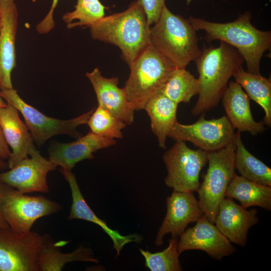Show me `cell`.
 <instances>
[{
  "label": "cell",
  "mask_w": 271,
  "mask_h": 271,
  "mask_svg": "<svg viewBox=\"0 0 271 271\" xmlns=\"http://www.w3.org/2000/svg\"><path fill=\"white\" fill-rule=\"evenodd\" d=\"M166 204V215L155 239L157 246L163 244V238L167 234L178 238L189 223L196 222L204 214L193 193L173 191L167 197Z\"/></svg>",
  "instance_id": "5bb4252c"
},
{
  "label": "cell",
  "mask_w": 271,
  "mask_h": 271,
  "mask_svg": "<svg viewBox=\"0 0 271 271\" xmlns=\"http://www.w3.org/2000/svg\"><path fill=\"white\" fill-rule=\"evenodd\" d=\"M226 116L235 129L256 135L265 130L264 123L254 120L249 98L237 82L230 81L222 97Z\"/></svg>",
  "instance_id": "44dd1931"
},
{
  "label": "cell",
  "mask_w": 271,
  "mask_h": 271,
  "mask_svg": "<svg viewBox=\"0 0 271 271\" xmlns=\"http://www.w3.org/2000/svg\"><path fill=\"white\" fill-rule=\"evenodd\" d=\"M249 11L238 16L233 22L219 23L190 17L188 20L196 31L205 32L207 43L215 40L224 42L236 49L243 57L246 72L259 75L263 53L271 47V32L261 31L251 23Z\"/></svg>",
  "instance_id": "3957f363"
},
{
  "label": "cell",
  "mask_w": 271,
  "mask_h": 271,
  "mask_svg": "<svg viewBox=\"0 0 271 271\" xmlns=\"http://www.w3.org/2000/svg\"><path fill=\"white\" fill-rule=\"evenodd\" d=\"M59 0H52L50 9L44 19L36 26L37 32L40 34H47L52 31L55 26L53 15Z\"/></svg>",
  "instance_id": "1f68e13d"
},
{
  "label": "cell",
  "mask_w": 271,
  "mask_h": 271,
  "mask_svg": "<svg viewBox=\"0 0 271 271\" xmlns=\"http://www.w3.org/2000/svg\"><path fill=\"white\" fill-rule=\"evenodd\" d=\"M234 142L235 168L241 176L252 182L271 187V169L246 149L240 131L235 133Z\"/></svg>",
  "instance_id": "d4e9b609"
},
{
  "label": "cell",
  "mask_w": 271,
  "mask_h": 271,
  "mask_svg": "<svg viewBox=\"0 0 271 271\" xmlns=\"http://www.w3.org/2000/svg\"><path fill=\"white\" fill-rule=\"evenodd\" d=\"M188 20L172 13L165 5L158 20L150 29L151 44L176 68H186L202 50Z\"/></svg>",
  "instance_id": "277c9868"
},
{
  "label": "cell",
  "mask_w": 271,
  "mask_h": 271,
  "mask_svg": "<svg viewBox=\"0 0 271 271\" xmlns=\"http://www.w3.org/2000/svg\"><path fill=\"white\" fill-rule=\"evenodd\" d=\"M146 14L150 26L154 24L159 19L165 0H138Z\"/></svg>",
  "instance_id": "4dcf8cb0"
},
{
  "label": "cell",
  "mask_w": 271,
  "mask_h": 271,
  "mask_svg": "<svg viewBox=\"0 0 271 271\" xmlns=\"http://www.w3.org/2000/svg\"><path fill=\"white\" fill-rule=\"evenodd\" d=\"M89 28L93 39L118 47L128 66L151 44L150 26L138 0L123 12L104 16Z\"/></svg>",
  "instance_id": "7a4b0ae2"
},
{
  "label": "cell",
  "mask_w": 271,
  "mask_h": 271,
  "mask_svg": "<svg viewBox=\"0 0 271 271\" xmlns=\"http://www.w3.org/2000/svg\"><path fill=\"white\" fill-rule=\"evenodd\" d=\"M86 124L93 133L111 139H122L121 130L127 125L98 105L94 108Z\"/></svg>",
  "instance_id": "f1b7e54d"
},
{
  "label": "cell",
  "mask_w": 271,
  "mask_h": 271,
  "mask_svg": "<svg viewBox=\"0 0 271 271\" xmlns=\"http://www.w3.org/2000/svg\"><path fill=\"white\" fill-rule=\"evenodd\" d=\"M194 62L199 74V97L191 111L196 115L218 104L229 79L245 61L236 49L221 41L218 47H204Z\"/></svg>",
  "instance_id": "6da1fadb"
},
{
  "label": "cell",
  "mask_w": 271,
  "mask_h": 271,
  "mask_svg": "<svg viewBox=\"0 0 271 271\" xmlns=\"http://www.w3.org/2000/svg\"><path fill=\"white\" fill-rule=\"evenodd\" d=\"M115 139L103 137L89 132L69 143H54L49 150V160L61 168L71 171L78 162L94 158L97 151L116 144Z\"/></svg>",
  "instance_id": "2e32d148"
},
{
  "label": "cell",
  "mask_w": 271,
  "mask_h": 271,
  "mask_svg": "<svg viewBox=\"0 0 271 271\" xmlns=\"http://www.w3.org/2000/svg\"><path fill=\"white\" fill-rule=\"evenodd\" d=\"M178 242L177 238L172 237L168 246L157 252L152 253L140 248L145 259V266L151 271L182 270L179 259L180 254L178 250Z\"/></svg>",
  "instance_id": "f546056e"
},
{
  "label": "cell",
  "mask_w": 271,
  "mask_h": 271,
  "mask_svg": "<svg viewBox=\"0 0 271 271\" xmlns=\"http://www.w3.org/2000/svg\"><path fill=\"white\" fill-rule=\"evenodd\" d=\"M8 166V163H6L4 160L0 158V169L5 170ZM10 187L9 185L0 182V228L9 227L1 211V202L3 195Z\"/></svg>",
  "instance_id": "d6a6232c"
},
{
  "label": "cell",
  "mask_w": 271,
  "mask_h": 271,
  "mask_svg": "<svg viewBox=\"0 0 271 271\" xmlns=\"http://www.w3.org/2000/svg\"><path fill=\"white\" fill-rule=\"evenodd\" d=\"M225 197L237 200L245 209L258 206L267 211L271 210V187L252 182L241 176L234 175L226 190Z\"/></svg>",
  "instance_id": "cb8c5ba5"
},
{
  "label": "cell",
  "mask_w": 271,
  "mask_h": 271,
  "mask_svg": "<svg viewBox=\"0 0 271 271\" xmlns=\"http://www.w3.org/2000/svg\"><path fill=\"white\" fill-rule=\"evenodd\" d=\"M44 237L43 244L37 259L40 270L60 271L67 263L75 261L98 262L90 248L80 246L72 252L63 253L59 248L67 244L68 241L55 242L47 234H44Z\"/></svg>",
  "instance_id": "7402d4cb"
},
{
  "label": "cell",
  "mask_w": 271,
  "mask_h": 271,
  "mask_svg": "<svg viewBox=\"0 0 271 271\" xmlns=\"http://www.w3.org/2000/svg\"><path fill=\"white\" fill-rule=\"evenodd\" d=\"M11 154L0 125V158L3 160L8 159Z\"/></svg>",
  "instance_id": "836d02e7"
},
{
  "label": "cell",
  "mask_w": 271,
  "mask_h": 271,
  "mask_svg": "<svg viewBox=\"0 0 271 271\" xmlns=\"http://www.w3.org/2000/svg\"><path fill=\"white\" fill-rule=\"evenodd\" d=\"M208 153L200 148L191 149L184 141H176L163 156L167 170L166 185L175 191H196L200 184V172L208 162Z\"/></svg>",
  "instance_id": "ba28073f"
},
{
  "label": "cell",
  "mask_w": 271,
  "mask_h": 271,
  "mask_svg": "<svg viewBox=\"0 0 271 271\" xmlns=\"http://www.w3.org/2000/svg\"><path fill=\"white\" fill-rule=\"evenodd\" d=\"M178 105L159 91L145 107L150 118L151 129L157 138L159 147L162 149L166 148L167 138L177 120Z\"/></svg>",
  "instance_id": "603a6c76"
},
{
  "label": "cell",
  "mask_w": 271,
  "mask_h": 271,
  "mask_svg": "<svg viewBox=\"0 0 271 271\" xmlns=\"http://www.w3.org/2000/svg\"><path fill=\"white\" fill-rule=\"evenodd\" d=\"M105 9L99 0H77L74 10L63 15L62 20L69 29L77 27L89 28L105 16Z\"/></svg>",
  "instance_id": "83f0119b"
},
{
  "label": "cell",
  "mask_w": 271,
  "mask_h": 271,
  "mask_svg": "<svg viewBox=\"0 0 271 271\" xmlns=\"http://www.w3.org/2000/svg\"><path fill=\"white\" fill-rule=\"evenodd\" d=\"M186 1H187V4L188 5L190 3L192 0H186Z\"/></svg>",
  "instance_id": "d590c367"
},
{
  "label": "cell",
  "mask_w": 271,
  "mask_h": 271,
  "mask_svg": "<svg viewBox=\"0 0 271 271\" xmlns=\"http://www.w3.org/2000/svg\"><path fill=\"white\" fill-rule=\"evenodd\" d=\"M28 157L10 170L0 173V182L9 185L23 194L48 193V173L57 166L41 156L34 146L31 147Z\"/></svg>",
  "instance_id": "7c38bea8"
},
{
  "label": "cell",
  "mask_w": 271,
  "mask_h": 271,
  "mask_svg": "<svg viewBox=\"0 0 271 271\" xmlns=\"http://www.w3.org/2000/svg\"><path fill=\"white\" fill-rule=\"evenodd\" d=\"M62 206L43 196H28L10 187L3 195L1 211L9 226L18 233L31 231L38 219L57 213Z\"/></svg>",
  "instance_id": "9c48e42d"
},
{
  "label": "cell",
  "mask_w": 271,
  "mask_h": 271,
  "mask_svg": "<svg viewBox=\"0 0 271 271\" xmlns=\"http://www.w3.org/2000/svg\"><path fill=\"white\" fill-rule=\"evenodd\" d=\"M3 99V98L0 96V108L6 106L7 104L4 102Z\"/></svg>",
  "instance_id": "e575fe53"
},
{
  "label": "cell",
  "mask_w": 271,
  "mask_h": 271,
  "mask_svg": "<svg viewBox=\"0 0 271 271\" xmlns=\"http://www.w3.org/2000/svg\"><path fill=\"white\" fill-rule=\"evenodd\" d=\"M129 67V76L122 88L134 110L144 109L176 68L151 44Z\"/></svg>",
  "instance_id": "5b68a950"
},
{
  "label": "cell",
  "mask_w": 271,
  "mask_h": 271,
  "mask_svg": "<svg viewBox=\"0 0 271 271\" xmlns=\"http://www.w3.org/2000/svg\"><path fill=\"white\" fill-rule=\"evenodd\" d=\"M234 141L220 150L208 153V168L196 191L204 214L214 223L218 208L225 197L226 190L235 173Z\"/></svg>",
  "instance_id": "8992f818"
},
{
  "label": "cell",
  "mask_w": 271,
  "mask_h": 271,
  "mask_svg": "<svg viewBox=\"0 0 271 271\" xmlns=\"http://www.w3.org/2000/svg\"><path fill=\"white\" fill-rule=\"evenodd\" d=\"M160 92L178 104L189 103L198 94V80L186 68H175Z\"/></svg>",
  "instance_id": "4316f807"
},
{
  "label": "cell",
  "mask_w": 271,
  "mask_h": 271,
  "mask_svg": "<svg viewBox=\"0 0 271 271\" xmlns=\"http://www.w3.org/2000/svg\"><path fill=\"white\" fill-rule=\"evenodd\" d=\"M18 11L14 0H0V89L13 88L11 73L16 66Z\"/></svg>",
  "instance_id": "9a60e30c"
},
{
  "label": "cell",
  "mask_w": 271,
  "mask_h": 271,
  "mask_svg": "<svg viewBox=\"0 0 271 271\" xmlns=\"http://www.w3.org/2000/svg\"><path fill=\"white\" fill-rule=\"evenodd\" d=\"M252 100L264 110V123L271 125V82L269 79L261 76L245 71L242 66L233 76Z\"/></svg>",
  "instance_id": "484cf974"
},
{
  "label": "cell",
  "mask_w": 271,
  "mask_h": 271,
  "mask_svg": "<svg viewBox=\"0 0 271 271\" xmlns=\"http://www.w3.org/2000/svg\"><path fill=\"white\" fill-rule=\"evenodd\" d=\"M44 240L36 232L0 228V271H40L37 259Z\"/></svg>",
  "instance_id": "30bf717a"
},
{
  "label": "cell",
  "mask_w": 271,
  "mask_h": 271,
  "mask_svg": "<svg viewBox=\"0 0 271 271\" xmlns=\"http://www.w3.org/2000/svg\"><path fill=\"white\" fill-rule=\"evenodd\" d=\"M0 96L21 113L34 141L39 146L58 134H66L75 138L81 137L77 127L86 124L94 109L70 119H58L49 117L28 104L13 88L1 90Z\"/></svg>",
  "instance_id": "52a82bcc"
},
{
  "label": "cell",
  "mask_w": 271,
  "mask_h": 271,
  "mask_svg": "<svg viewBox=\"0 0 271 271\" xmlns=\"http://www.w3.org/2000/svg\"><path fill=\"white\" fill-rule=\"evenodd\" d=\"M60 172L68 183L71 189L72 203L68 220L81 219L94 223L99 226L110 237L113 243V248L118 256L123 246L131 242H139L142 237L137 234L128 235H121L118 230H113L105 221L96 215L85 201L79 187L75 175L71 171L59 169Z\"/></svg>",
  "instance_id": "d6986e66"
},
{
  "label": "cell",
  "mask_w": 271,
  "mask_h": 271,
  "mask_svg": "<svg viewBox=\"0 0 271 271\" xmlns=\"http://www.w3.org/2000/svg\"><path fill=\"white\" fill-rule=\"evenodd\" d=\"M0 25H1V24H0Z\"/></svg>",
  "instance_id": "8d00e7d4"
},
{
  "label": "cell",
  "mask_w": 271,
  "mask_h": 271,
  "mask_svg": "<svg viewBox=\"0 0 271 271\" xmlns=\"http://www.w3.org/2000/svg\"><path fill=\"white\" fill-rule=\"evenodd\" d=\"M85 75L93 86L98 105L126 124H131L134 121L135 110L128 101L123 88L118 86V78L103 76L98 68L86 72Z\"/></svg>",
  "instance_id": "ac0fdd59"
},
{
  "label": "cell",
  "mask_w": 271,
  "mask_h": 271,
  "mask_svg": "<svg viewBox=\"0 0 271 271\" xmlns=\"http://www.w3.org/2000/svg\"><path fill=\"white\" fill-rule=\"evenodd\" d=\"M234 130L226 115L208 120L203 114L192 124H184L177 120L168 137L175 141L190 142L210 152L222 149L232 143Z\"/></svg>",
  "instance_id": "8fae6325"
},
{
  "label": "cell",
  "mask_w": 271,
  "mask_h": 271,
  "mask_svg": "<svg viewBox=\"0 0 271 271\" xmlns=\"http://www.w3.org/2000/svg\"><path fill=\"white\" fill-rule=\"evenodd\" d=\"M0 108V125L7 144L12 149L9 158L8 167L12 169L28 157L29 151L34 146L29 129L21 119L19 110L13 105Z\"/></svg>",
  "instance_id": "ffe728a7"
},
{
  "label": "cell",
  "mask_w": 271,
  "mask_h": 271,
  "mask_svg": "<svg viewBox=\"0 0 271 271\" xmlns=\"http://www.w3.org/2000/svg\"><path fill=\"white\" fill-rule=\"evenodd\" d=\"M257 211L246 210L232 198H224L220 204L214 224L231 242L245 246L249 228L258 222Z\"/></svg>",
  "instance_id": "e0dca14e"
},
{
  "label": "cell",
  "mask_w": 271,
  "mask_h": 271,
  "mask_svg": "<svg viewBox=\"0 0 271 271\" xmlns=\"http://www.w3.org/2000/svg\"><path fill=\"white\" fill-rule=\"evenodd\" d=\"M178 242L180 254L189 250H200L211 257L221 260L223 257L233 254L236 248L216 226L203 214L193 227L185 230Z\"/></svg>",
  "instance_id": "4fadbf2b"
}]
</instances>
